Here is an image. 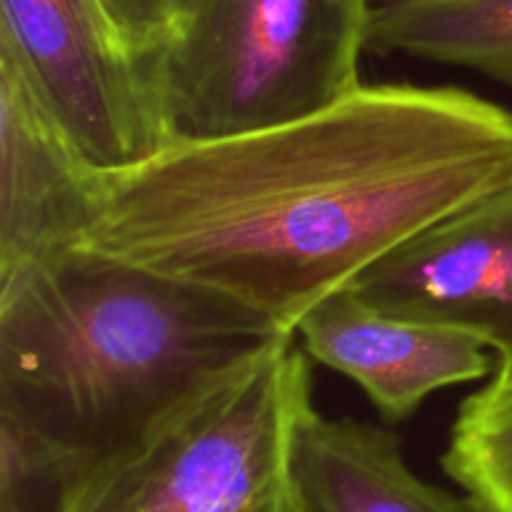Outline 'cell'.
I'll return each mask as SVG.
<instances>
[{"instance_id": "obj_1", "label": "cell", "mask_w": 512, "mask_h": 512, "mask_svg": "<svg viewBox=\"0 0 512 512\" xmlns=\"http://www.w3.org/2000/svg\"><path fill=\"white\" fill-rule=\"evenodd\" d=\"M510 178L508 108L458 85H360L303 118L170 140L100 173L83 245L295 335L320 300Z\"/></svg>"}, {"instance_id": "obj_2", "label": "cell", "mask_w": 512, "mask_h": 512, "mask_svg": "<svg viewBox=\"0 0 512 512\" xmlns=\"http://www.w3.org/2000/svg\"><path fill=\"white\" fill-rule=\"evenodd\" d=\"M285 338L225 295L75 245L0 273V423L75 478Z\"/></svg>"}, {"instance_id": "obj_3", "label": "cell", "mask_w": 512, "mask_h": 512, "mask_svg": "<svg viewBox=\"0 0 512 512\" xmlns=\"http://www.w3.org/2000/svg\"><path fill=\"white\" fill-rule=\"evenodd\" d=\"M378 0H185L153 63L170 140L303 118L348 98Z\"/></svg>"}, {"instance_id": "obj_4", "label": "cell", "mask_w": 512, "mask_h": 512, "mask_svg": "<svg viewBox=\"0 0 512 512\" xmlns=\"http://www.w3.org/2000/svg\"><path fill=\"white\" fill-rule=\"evenodd\" d=\"M310 410V358L285 338L138 445L70 478L53 512H270Z\"/></svg>"}, {"instance_id": "obj_5", "label": "cell", "mask_w": 512, "mask_h": 512, "mask_svg": "<svg viewBox=\"0 0 512 512\" xmlns=\"http://www.w3.org/2000/svg\"><path fill=\"white\" fill-rule=\"evenodd\" d=\"M0 53L93 168H130L168 143L153 65L123 48L98 0H0Z\"/></svg>"}, {"instance_id": "obj_6", "label": "cell", "mask_w": 512, "mask_h": 512, "mask_svg": "<svg viewBox=\"0 0 512 512\" xmlns=\"http://www.w3.org/2000/svg\"><path fill=\"white\" fill-rule=\"evenodd\" d=\"M383 313L473 335L512 375V178L435 220L348 285Z\"/></svg>"}, {"instance_id": "obj_7", "label": "cell", "mask_w": 512, "mask_h": 512, "mask_svg": "<svg viewBox=\"0 0 512 512\" xmlns=\"http://www.w3.org/2000/svg\"><path fill=\"white\" fill-rule=\"evenodd\" d=\"M100 173L0 53V273L85 243Z\"/></svg>"}, {"instance_id": "obj_8", "label": "cell", "mask_w": 512, "mask_h": 512, "mask_svg": "<svg viewBox=\"0 0 512 512\" xmlns=\"http://www.w3.org/2000/svg\"><path fill=\"white\" fill-rule=\"evenodd\" d=\"M295 335L310 360L353 380L388 423L413 418L433 393L493 368L473 335L383 313L350 288L310 308Z\"/></svg>"}, {"instance_id": "obj_9", "label": "cell", "mask_w": 512, "mask_h": 512, "mask_svg": "<svg viewBox=\"0 0 512 512\" xmlns=\"http://www.w3.org/2000/svg\"><path fill=\"white\" fill-rule=\"evenodd\" d=\"M290 483L308 512H493L420 478L393 428L318 410L295 433Z\"/></svg>"}, {"instance_id": "obj_10", "label": "cell", "mask_w": 512, "mask_h": 512, "mask_svg": "<svg viewBox=\"0 0 512 512\" xmlns=\"http://www.w3.org/2000/svg\"><path fill=\"white\" fill-rule=\"evenodd\" d=\"M368 53L475 70L512 88V0H378Z\"/></svg>"}, {"instance_id": "obj_11", "label": "cell", "mask_w": 512, "mask_h": 512, "mask_svg": "<svg viewBox=\"0 0 512 512\" xmlns=\"http://www.w3.org/2000/svg\"><path fill=\"white\" fill-rule=\"evenodd\" d=\"M443 470L493 512H512V375H493L463 400L450 428Z\"/></svg>"}, {"instance_id": "obj_12", "label": "cell", "mask_w": 512, "mask_h": 512, "mask_svg": "<svg viewBox=\"0 0 512 512\" xmlns=\"http://www.w3.org/2000/svg\"><path fill=\"white\" fill-rule=\"evenodd\" d=\"M115 35L133 58L153 65L173 40L180 23V0H98Z\"/></svg>"}, {"instance_id": "obj_13", "label": "cell", "mask_w": 512, "mask_h": 512, "mask_svg": "<svg viewBox=\"0 0 512 512\" xmlns=\"http://www.w3.org/2000/svg\"><path fill=\"white\" fill-rule=\"evenodd\" d=\"M270 512H308V510H305L303 500L298 498V493L293 490V483H290L283 498H280L278 503L273 505V510H270Z\"/></svg>"}, {"instance_id": "obj_14", "label": "cell", "mask_w": 512, "mask_h": 512, "mask_svg": "<svg viewBox=\"0 0 512 512\" xmlns=\"http://www.w3.org/2000/svg\"><path fill=\"white\" fill-rule=\"evenodd\" d=\"M183 5H185V0H180V13H183Z\"/></svg>"}]
</instances>
